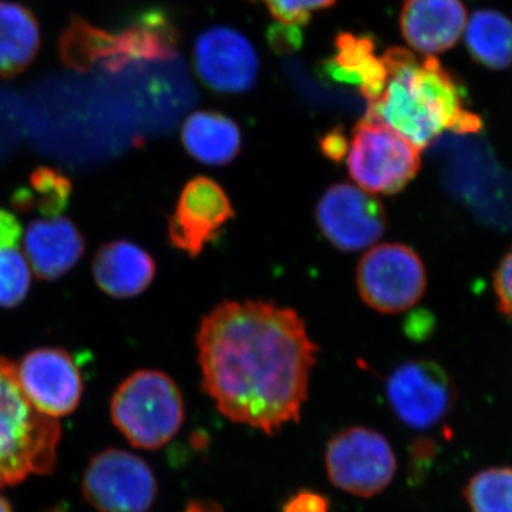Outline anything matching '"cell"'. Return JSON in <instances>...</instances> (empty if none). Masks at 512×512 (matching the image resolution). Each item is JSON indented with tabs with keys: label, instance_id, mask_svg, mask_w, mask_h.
I'll use <instances>...</instances> for the list:
<instances>
[{
	"label": "cell",
	"instance_id": "1",
	"mask_svg": "<svg viewBox=\"0 0 512 512\" xmlns=\"http://www.w3.org/2000/svg\"><path fill=\"white\" fill-rule=\"evenodd\" d=\"M202 389L235 424L278 433L301 420L318 346L301 316L266 302H224L197 335Z\"/></svg>",
	"mask_w": 512,
	"mask_h": 512
},
{
	"label": "cell",
	"instance_id": "2",
	"mask_svg": "<svg viewBox=\"0 0 512 512\" xmlns=\"http://www.w3.org/2000/svg\"><path fill=\"white\" fill-rule=\"evenodd\" d=\"M382 93L367 110V120L392 128L419 150L444 131L474 134L483 128L477 114L463 107V92L436 59L417 62L406 52L384 60Z\"/></svg>",
	"mask_w": 512,
	"mask_h": 512
},
{
	"label": "cell",
	"instance_id": "3",
	"mask_svg": "<svg viewBox=\"0 0 512 512\" xmlns=\"http://www.w3.org/2000/svg\"><path fill=\"white\" fill-rule=\"evenodd\" d=\"M59 420L37 412L20 387L15 363L0 357V490L55 471Z\"/></svg>",
	"mask_w": 512,
	"mask_h": 512
},
{
	"label": "cell",
	"instance_id": "4",
	"mask_svg": "<svg viewBox=\"0 0 512 512\" xmlns=\"http://www.w3.org/2000/svg\"><path fill=\"white\" fill-rule=\"evenodd\" d=\"M110 417L131 446L158 450L183 427V394L177 383L160 370H138L111 397Z\"/></svg>",
	"mask_w": 512,
	"mask_h": 512
},
{
	"label": "cell",
	"instance_id": "5",
	"mask_svg": "<svg viewBox=\"0 0 512 512\" xmlns=\"http://www.w3.org/2000/svg\"><path fill=\"white\" fill-rule=\"evenodd\" d=\"M157 23L148 18L124 32L109 33L79 16H72L60 36V57L67 67L80 72L93 69L97 64L117 72L130 63L167 59L171 50Z\"/></svg>",
	"mask_w": 512,
	"mask_h": 512
},
{
	"label": "cell",
	"instance_id": "6",
	"mask_svg": "<svg viewBox=\"0 0 512 512\" xmlns=\"http://www.w3.org/2000/svg\"><path fill=\"white\" fill-rule=\"evenodd\" d=\"M420 151L392 128L365 119L350 141V178L369 194H396L419 173Z\"/></svg>",
	"mask_w": 512,
	"mask_h": 512
},
{
	"label": "cell",
	"instance_id": "7",
	"mask_svg": "<svg viewBox=\"0 0 512 512\" xmlns=\"http://www.w3.org/2000/svg\"><path fill=\"white\" fill-rule=\"evenodd\" d=\"M326 473L340 491L370 498L392 483L397 471L396 454L379 431L355 426L330 439L325 453Z\"/></svg>",
	"mask_w": 512,
	"mask_h": 512
},
{
	"label": "cell",
	"instance_id": "8",
	"mask_svg": "<svg viewBox=\"0 0 512 512\" xmlns=\"http://www.w3.org/2000/svg\"><path fill=\"white\" fill-rule=\"evenodd\" d=\"M82 494L97 512H148L157 500V477L144 458L106 448L90 458Z\"/></svg>",
	"mask_w": 512,
	"mask_h": 512
},
{
	"label": "cell",
	"instance_id": "9",
	"mask_svg": "<svg viewBox=\"0 0 512 512\" xmlns=\"http://www.w3.org/2000/svg\"><path fill=\"white\" fill-rule=\"evenodd\" d=\"M357 289L370 308L382 313L407 311L427 286L426 268L412 248L382 244L370 249L357 266Z\"/></svg>",
	"mask_w": 512,
	"mask_h": 512
},
{
	"label": "cell",
	"instance_id": "10",
	"mask_svg": "<svg viewBox=\"0 0 512 512\" xmlns=\"http://www.w3.org/2000/svg\"><path fill=\"white\" fill-rule=\"evenodd\" d=\"M386 394L397 419L414 430L437 426L457 399L450 375L430 360H412L396 367L387 379Z\"/></svg>",
	"mask_w": 512,
	"mask_h": 512
},
{
	"label": "cell",
	"instance_id": "11",
	"mask_svg": "<svg viewBox=\"0 0 512 512\" xmlns=\"http://www.w3.org/2000/svg\"><path fill=\"white\" fill-rule=\"evenodd\" d=\"M316 221L328 241L346 252L373 247L387 228L382 202L352 184L333 185L323 194Z\"/></svg>",
	"mask_w": 512,
	"mask_h": 512
},
{
	"label": "cell",
	"instance_id": "12",
	"mask_svg": "<svg viewBox=\"0 0 512 512\" xmlns=\"http://www.w3.org/2000/svg\"><path fill=\"white\" fill-rule=\"evenodd\" d=\"M15 366L20 387L37 412L56 420L76 412L82 402L83 377L69 352L32 350Z\"/></svg>",
	"mask_w": 512,
	"mask_h": 512
},
{
	"label": "cell",
	"instance_id": "13",
	"mask_svg": "<svg viewBox=\"0 0 512 512\" xmlns=\"http://www.w3.org/2000/svg\"><path fill=\"white\" fill-rule=\"evenodd\" d=\"M194 69L214 92L245 93L258 79L259 56L244 33L229 26H214L195 40Z\"/></svg>",
	"mask_w": 512,
	"mask_h": 512
},
{
	"label": "cell",
	"instance_id": "14",
	"mask_svg": "<svg viewBox=\"0 0 512 512\" xmlns=\"http://www.w3.org/2000/svg\"><path fill=\"white\" fill-rule=\"evenodd\" d=\"M232 217L234 210L224 188L212 178H194L185 185L171 217V244L194 258L218 237Z\"/></svg>",
	"mask_w": 512,
	"mask_h": 512
},
{
	"label": "cell",
	"instance_id": "15",
	"mask_svg": "<svg viewBox=\"0 0 512 512\" xmlns=\"http://www.w3.org/2000/svg\"><path fill=\"white\" fill-rule=\"evenodd\" d=\"M466 18L461 0H406L400 25L407 45L421 55L433 56L456 45Z\"/></svg>",
	"mask_w": 512,
	"mask_h": 512
},
{
	"label": "cell",
	"instance_id": "16",
	"mask_svg": "<svg viewBox=\"0 0 512 512\" xmlns=\"http://www.w3.org/2000/svg\"><path fill=\"white\" fill-rule=\"evenodd\" d=\"M23 242L30 269L45 281L66 275L86 249L82 232L64 217L33 221L26 229Z\"/></svg>",
	"mask_w": 512,
	"mask_h": 512
},
{
	"label": "cell",
	"instance_id": "17",
	"mask_svg": "<svg viewBox=\"0 0 512 512\" xmlns=\"http://www.w3.org/2000/svg\"><path fill=\"white\" fill-rule=\"evenodd\" d=\"M93 275L101 291L113 298H133L146 291L156 276V262L133 242L116 241L99 249Z\"/></svg>",
	"mask_w": 512,
	"mask_h": 512
},
{
	"label": "cell",
	"instance_id": "18",
	"mask_svg": "<svg viewBox=\"0 0 512 512\" xmlns=\"http://www.w3.org/2000/svg\"><path fill=\"white\" fill-rule=\"evenodd\" d=\"M181 140L200 163L225 165L238 156L242 138L234 120L214 111H197L184 121Z\"/></svg>",
	"mask_w": 512,
	"mask_h": 512
},
{
	"label": "cell",
	"instance_id": "19",
	"mask_svg": "<svg viewBox=\"0 0 512 512\" xmlns=\"http://www.w3.org/2000/svg\"><path fill=\"white\" fill-rule=\"evenodd\" d=\"M40 49V26L32 10L0 2V77L25 72Z\"/></svg>",
	"mask_w": 512,
	"mask_h": 512
},
{
	"label": "cell",
	"instance_id": "20",
	"mask_svg": "<svg viewBox=\"0 0 512 512\" xmlns=\"http://www.w3.org/2000/svg\"><path fill=\"white\" fill-rule=\"evenodd\" d=\"M468 52L488 69L512 64V22L493 10L474 13L467 26Z\"/></svg>",
	"mask_w": 512,
	"mask_h": 512
},
{
	"label": "cell",
	"instance_id": "21",
	"mask_svg": "<svg viewBox=\"0 0 512 512\" xmlns=\"http://www.w3.org/2000/svg\"><path fill=\"white\" fill-rule=\"evenodd\" d=\"M30 187L13 195V205L20 211L36 210L46 217H57L69 204L72 183L53 168H37L30 175Z\"/></svg>",
	"mask_w": 512,
	"mask_h": 512
},
{
	"label": "cell",
	"instance_id": "22",
	"mask_svg": "<svg viewBox=\"0 0 512 512\" xmlns=\"http://www.w3.org/2000/svg\"><path fill=\"white\" fill-rule=\"evenodd\" d=\"M471 512H512V467H491L471 477L464 488Z\"/></svg>",
	"mask_w": 512,
	"mask_h": 512
},
{
	"label": "cell",
	"instance_id": "23",
	"mask_svg": "<svg viewBox=\"0 0 512 512\" xmlns=\"http://www.w3.org/2000/svg\"><path fill=\"white\" fill-rule=\"evenodd\" d=\"M28 259L16 248H0V306L15 308L28 296L32 274Z\"/></svg>",
	"mask_w": 512,
	"mask_h": 512
},
{
	"label": "cell",
	"instance_id": "24",
	"mask_svg": "<svg viewBox=\"0 0 512 512\" xmlns=\"http://www.w3.org/2000/svg\"><path fill=\"white\" fill-rule=\"evenodd\" d=\"M272 15L284 23H301L312 13L326 8L332 0H262Z\"/></svg>",
	"mask_w": 512,
	"mask_h": 512
},
{
	"label": "cell",
	"instance_id": "25",
	"mask_svg": "<svg viewBox=\"0 0 512 512\" xmlns=\"http://www.w3.org/2000/svg\"><path fill=\"white\" fill-rule=\"evenodd\" d=\"M498 308L512 322V249L504 256L494 276Z\"/></svg>",
	"mask_w": 512,
	"mask_h": 512
},
{
	"label": "cell",
	"instance_id": "26",
	"mask_svg": "<svg viewBox=\"0 0 512 512\" xmlns=\"http://www.w3.org/2000/svg\"><path fill=\"white\" fill-rule=\"evenodd\" d=\"M329 498L312 490H301L284 504V512H329Z\"/></svg>",
	"mask_w": 512,
	"mask_h": 512
},
{
	"label": "cell",
	"instance_id": "27",
	"mask_svg": "<svg viewBox=\"0 0 512 512\" xmlns=\"http://www.w3.org/2000/svg\"><path fill=\"white\" fill-rule=\"evenodd\" d=\"M22 238V227L10 212L0 210V248H16Z\"/></svg>",
	"mask_w": 512,
	"mask_h": 512
},
{
	"label": "cell",
	"instance_id": "28",
	"mask_svg": "<svg viewBox=\"0 0 512 512\" xmlns=\"http://www.w3.org/2000/svg\"><path fill=\"white\" fill-rule=\"evenodd\" d=\"M320 147H322L323 154L333 161L343 160L348 156L349 144L346 141L345 136L338 131L328 134L322 141H320Z\"/></svg>",
	"mask_w": 512,
	"mask_h": 512
},
{
	"label": "cell",
	"instance_id": "29",
	"mask_svg": "<svg viewBox=\"0 0 512 512\" xmlns=\"http://www.w3.org/2000/svg\"><path fill=\"white\" fill-rule=\"evenodd\" d=\"M183 512H224V508L217 501L192 500L187 504Z\"/></svg>",
	"mask_w": 512,
	"mask_h": 512
},
{
	"label": "cell",
	"instance_id": "30",
	"mask_svg": "<svg viewBox=\"0 0 512 512\" xmlns=\"http://www.w3.org/2000/svg\"><path fill=\"white\" fill-rule=\"evenodd\" d=\"M0 512H13L12 504L9 503L8 498L0 495Z\"/></svg>",
	"mask_w": 512,
	"mask_h": 512
}]
</instances>
